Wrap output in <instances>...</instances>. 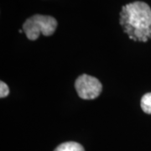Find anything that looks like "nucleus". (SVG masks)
Segmentation results:
<instances>
[{
  "mask_svg": "<svg viewBox=\"0 0 151 151\" xmlns=\"http://www.w3.org/2000/svg\"><path fill=\"white\" fill-rule=\"evenodd\" d=\"M140 106L142 110L147 114H151V92L145 94L141 98Z\"/></svg>",
  "mask_w": 151,
  "mask_h": 151,
  "instance_id": "5",
  "label": "nucleus"
},
{
  "mask_svg": "<svg viewBox=\"0 0 151 151\" xmlns=\"http://www.w3.org/2000/svg\"><path fill=\"white\" fill-rule=\"evenodd\" d=\"M9 94V88L5 82L1 81L0 82V97L4 98Z\"/></svg>",
  "mask_w": 151,
  "mask_h": 151,
  "instance_id": "6",
  "label": "nucleus"
},
{
  "mask_svg": "<svg viewBox=\"0 0 151 151\" xmlns=\"http://www.w3.org/2000/svg\"><path fill=\"white\" fill-rule=\"evenodd\" d=\"M22 31H23L22 29H19V33H22Z\"/></svg>",
  "mask_w": 151,
  "mask_h": 151,
  "instance_id": "7",
  "label": "nucleus"
},
{
  "mask_svg": "<svg viewBox=\"0 0 151 151\" xmlns=\"http://www.w3.org/2000/svg\"><path fill=\"white\" fill-rule=\"evenodd\" d=\"M75 88L79 97L85 100L97 98L103 90L100 81L90 75L82 74L75 81Z\"/></svg>",
  "mask_w": 151,
  "mask_h": 151,
  "instance_id": "3",
  "label": "nucleus"
},
{
  "mask_svg": "<svg viewBox=\"0 0 151 151\" xmlns=\"http://www.w3.org/2000/svg\"><path fill=\"white\" fill-rule=\"evenodd\" d=\"M119 24L130 40L145 43L151 39V8L141 1L123 6Z\"/></svg>",
  "mask_w": 151,
  "mask_h": 151,
  "instance_id": "1",
  "label": "nucleus"
},
{
  "mask_svg": "<svg viewBox=\"0 0 151 151\" xmlns=\"http://www.w3.org/2000/svg\"><path fill=\"white\" fill-rule=\"evenodd\" d=\"M58 25L54 17L42 14H35L26 19L23 24V30L29 40H36L40 34L50 36L55 31Z\"/></svg>",
  "mask_w": 151,
  "mask_h": 151,
  "instance_id": "2",
  "label": "nucleus"
},
{
  "mask_svg": "<svg viewBox=\"0 0 151 151\" xmlns=\"http://www.w3.org/2000/svg\"><path fill=\"white\" fill-rule=\"evenodd\" d=\"M54 151H85L81 145L76 142H65L55 148Z\"/></svg>",
  "mask_w": 151,
  "mask_h": 151,
  "instance_id": "4",
  "label": "nucleus"
}]
</instances>
